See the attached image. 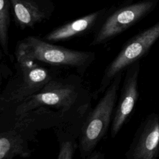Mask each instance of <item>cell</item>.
I'll use <instances>...</instances> for the list:
<instances>
[{
	"mask_svg": "<svg viewBox=\"0 0 159 159\" xmlns=\"http://www.w3.org/2000/svg\"><path fill=\"white\" fill-rule=\"evenodd\" d=\"M76 147L75 143L70 140H64L60 144L58 159H72L74 157Z\"/></svg>",
	"mask_w": 159,
	"mask_h": 159,
	"instance_id": "obj_13",
	"label": "cell"
},
{
	"mask_svg": "<svg viewBox=\"0 0 159 159\" xmlns=\"http://www.w3.org/2000/svg\"><path fill=\"white\" fill-rule=\"evenodd\" d=\"M11 7V0H0V43L6 55H9L8 31L10 25Z\"/></svg>",
	"mask_w": 159,
	"mask_h": 159,
	"instance_id": "obj_12",
	"label": "cell"
},
{
	"mask_svg": "<svg viewBox=\"0 0 159 159\" xmlns=\"http://www.w3.org/2000/svg\"><path fill=\"white\" fill-rule=\"evenodd\" d=\"M80 96V84L75 80L57 77L39 92L26 98L15 107V114L22 116L42 106H50L65 112L75 106Z\"/></svg>",
	"mask_w": 159,
	"mask_h": 159,
	"instance_id": "obj_5",
	"label": "cell"
},
{
	"mask_svg": "<svg viewBox=\"0 0 159 159\" xmlns=\"http://www.w3.org/2000/svg\"><path fill=\"white\" fill-rule=\"evenodd\" d=\"M152 4V1H144L116 11L101 23L90 45L107 43L141 19L151 9Z\"/></svg>",
	"mask_w": 159,
	"mask_h": 159,
	"instance_id": "obj_6",
	"label": "cell"
},
{
	"mask_svg": "<svg viewBox=\"0 0 159 159\" xmlns=\"http://www.w3.org/2000/svg\"><path fill=\"white\" fill-rule=\"evenodd\" d=\"M14 18L21 29L34 28L50 18L55 10L51 0H11Z\"/></svg>",
	"mask_w": 159,
	"mask_h": 159,
	"instance_id": "obj_9",
	"label": "cell"
},
{
	"mask_svg": "<svg viewBox=\"0 0 159 159\" xmlns=\"http://www.w3.org/2000/svg\"><path fill=\"white\" fill-rule=\"evenodd\" d=\"M158 91H159V86H158Z\"/></svg>",
	"mask_w": 159,
	"mask_h": 159,
	"instance_id": "obj_15",
	"label": "cell"
},
{
	"mask_svg": "<svg viewBox=\"0 0 159 159\" xmlns=\"http://www.w3.org/2000/svg\"><path fill=\"white\" fill-rule=\"evenodd\" d=\"M104 13L103 10H100L69 22L53 29L43 39L49 42H57L87 34L96 27Z\"/></svg>",
	"mask_w": 159,
	"mask_h": 159,
	"instance_id": "obj_10",
	"label": "cell"
},
{
	"mask_svg": "<svg viewBox=\"0 0 159 159\" xmlns=\"http://www.w3.org/2000/svg\"><path fill=\"white\" fill-rule=\"evenodd\" d=\"M30 152L25 139L14 130L1 133L0 159H12L15 157H28Z\"/></svg>",
	"mask_w": 159,
	"mask_h": 159,
	"instance_id": "obj_11",
	"label": "cell"
},
{
	"mask_svg": "<svg viewBox=\"0 0 159 159\" xmlns=\"http://www.w3.org/2000/svg\"><path fill=\"white\" fill-rule=\"evenodd\" d=\"M127 159L159 157V114L152 112L140 122L125 153Z\"/></svg>",
	"mask_w": 159,
	"mask_h": 159,
	"instance_id": "obj_8",
	"label": "cell"
},
{
	"mask_svg": "<svg viewBox=\"0 0 159 159\" xmlns=\"http://www.w3.org/2000/svg\"><path fill=\"white\" fill-rule=\"evenodd\" d=\"M159 39V22L129 39L120 52L109 63L103 73L100 85L94 94L98 96L104 93L114 78L132 64L147 54Z\"/></svg>",
	"mask_w": 159,
	"mask_h": 159,
	"instance_id": "obj_4",
	"label": "cell"
},
{
	"mask_svg": "<svg viewBox=\"0 0 159 159\" xmlns=\"http://www.w3.org/2000/svg\"><path fill=\"white\" fill-rule=\"evenodd\" d=\"M104 154L101 152L93 150L87 157L86 159H104Z\"/></svg>",
	"mask_w": 159,
	"mask_h": 159,
	"instance_id": "obj_14",
	"label": "cell"
},
{
	"mask_svg": "<svg viewBox=\"0 0 159 159\" xmlns=\"http://www.w3.org/2000/svg\"><path fill=\"white\" fill-rule=\"evenodd\" d=\"M140 60L130 65L125 71L120 96L116 102L111 125V136L114 138L127 122L135 108L139 96V76Z\"/></svg>",
	"mask_w": 159,
	"mask_h": 159,
	"instance_id": "obj_7",
	"label": "cell"
},
{
	"mask_svg": "<svg viewBox=\"0 0 159 159\" xmlns=\"http://www.w3.org/2000/svg\"><path fill=\"white\" fill-rule=\"evenodd\" d=\"M16 72L1 95V108L17 106L42 89L52 80L58 77V68L38 62L16 58Z\"/></svg>",
	"mask_w": 159,
	"mask_h": 159,
	"instance_id": "obj_2",
	"label": "cell"
},
{
	"mask_svg": "<svg viewBox=\"0 0 159 159\" xmlns=\"http://www.w3.org/2000/svg\"><path fill=\"white\" fill-rule=\"evenodd\" d=\"M123 74L120 73L114 78L81 127L78 149L82 158L86 159L94 150L111 125Z\"/></svg>",
	"mask_w": 159,
	"mask_h": 159,
	"instance_id": "obj_3",
	"label": "cell"
},
{
	"mask_svg": "<svg viewBox=\"0 0 159 159\" xmlns=\"http://www.w3.org/2000/svg\"><path fill=\"white\" fill-rule=\"evenodd\" d=\"M15 57L58 68L74 69L83 73L94 61L96 54L56 45L43 39L29 36L17 42Z\"/></svg>",
	"mask_w": 159,
	"mask_h": 159,
	"instance_id": "obj_1",
	"label": "cell"
}]
</instances>
